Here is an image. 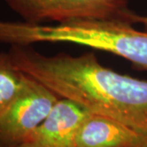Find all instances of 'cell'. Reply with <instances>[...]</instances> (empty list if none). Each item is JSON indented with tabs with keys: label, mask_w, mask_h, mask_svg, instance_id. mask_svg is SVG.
<instances>
[{
	"label": "cell",
	"mask_w": 147,
	"mask_h": 147,
	"mask_svg": "<svg viewBox=\"0 0 147 147\" xmlns=\"http://www.w3.org/2000/svg\"><path fill=\"white\" fill-rule=\"evenodd\" d=\"M8 53L20 70L59 97L119 121L147 137V81L107 68L91 52L46 56L32 46L11 45Z\"/></svg>",
	"instance_id": "1"
},
{
	"label": "cell",
	"mask_w": 147,
	"mask_h": 147,
	"mask_svg": "<svg viewBox=\"0 0 147 147\" xmlns=\"http://www.w3.org/2000/svg\"><path fill=\"white\" fill-rule=\"evenodd\" d=\"M129 19H85L59 24H33L0 20V42L32 46L38 42H65L110 53L147 71V32Z\"/></svg>",
	"instance_id": "2"
},
{
	"label": "cell",
	"mask_w": 147,
	"mask_h": 147,
	"mask_svg": "<svg viewBox=\"0 0 147 147\" xmlns=\"http://www.w3.org/2000/svg\"><path fill=\"white\" fill-rule=\"evenodd\" d=\"M60 98L26 74L19 94L0 113V147H12L26 142Z\"/></svg>",
	"instance_id": "3"
},
{
	"label": "cell",
	"mask_w": 147,
	"mask_h": 147,
	"mask_svg": "<svg viewBox=\"0 0 147 147\" xmlns=\"http://www.w3.org/2000/svg\"><path fill=\"white\" fill-rule=\"evenodd\" d=\"M26 22L64 23L85 19H128L129 0H3Z\"/></svg>",
	"instance_id": "4"
},
{
	"label": "cell",
	"mask_w": 147,
	"mask_h": 147,
	"mask_svg": "<svg viewBox=\"0 0 147 147\" xmlns=\"http://www.w3.org/2000/svg\"><path fill=\"white\" fill-rule=\"evenodd\" d=\"M89 113L74 100L60 98L26 142L38 147H74L79 127Z\"/></svg>",
	"instance_id": "5"
},
{
	"label": "cell",
	"mask_w": 147,
	"mask_h": 147,
	"mask_svg": "<svg viewBox=\"0 0 147 147\" xmlns=\"http://www.w3.org/2000/svg\"><path fill=\"white\" fill-rule=\"evenodd\" d=\"M74 147H147V137L119 121L90 112L79 127Z\"/></svg>",
	"instance_id": "6"
},
{
	"label": "cell",
	"mask_w": 147,
	"mask_h": 147,
	"mask_svg": "<svg viewBox=\"0 0 147 147\" xmlns=\"http://www.w3.org/2000/svg\"><path fill=\"white\" fill-rule=\"evenodd\" d=\"M26 74L13 63L9 53L0 52V113L22 89Z\"/></svg>",
	"instance_id": "7"
},
{
	"label": "cell",
	"mask_w": 147,
	"mask_h": 147,
	"mask_svg": "<svg viewBox=\"0 0 147 147\" xmlns=\"http://www.w3.org/2000/svg\"><path fill=\"white\" fill-rule=\"evenodd\" d=\"M129 20L135 25V24H140L142 25L144 30L147 32V16H141L137 13L131 11L129 14Z\"/></svg>",
	"instance_id": "8"
},
{
	"label": "cell",
	"mask_w": 147,
	"mask_h": 147,
	"mask_svg": "<svg viewBox=\"0 0 147 147\" xmlns=\"http://www.w3.org/2000/svg\"><path fill=\"white\" fill-rule=\"evenodd\" d=\"M12 147H38L35 145H34L33 143H30V142H25V143H22L21 145H17V146H15Z\"/></svg>",
	"instance_id": "9"
}]
</instances>
